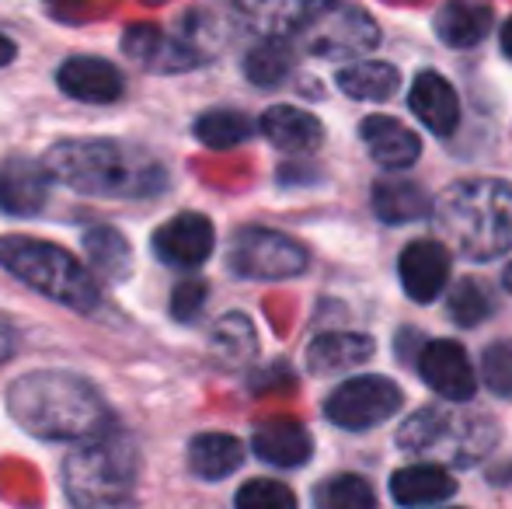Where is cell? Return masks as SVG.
Wrapping results in <instances>:
<instances>
[{"instance_id": "16", "label": "cell", "mask_w": 512, "mask_h": 509, "mask_svg": "<svg viewBox=\"0 0 512 509\" xmlns=\"http://www.w3.org/2000/svg\"><path fill=\"white\" fill-rule=\"evenodd\" d=\"M251 447L262 457L265 464H276V468H300L314 454V440L300 422L293 419H269L255 429L251 436Z\"/></svg>"}, {"instance_id": "34", "label": "cell", "mask_w": 512, "mask_h": 509, "mask_svg": "<svg viewBox=\"0 0 512 509\" xmlns=\"http://www.w3.org/2000/svg\"><path fill=\"white\" fill-rule=\"evenodd\" d=\"M216 349L237 360V356H248L255 349V332H251V321L244 314H227V318L216 325V335H213Z\"/></svg>"}, {"instance_id": "22", "label": "cell", "mask_w": 512, "mask_h": 509, "mask_svg": "<svg viewBox=\"0 0 512 509\" xmlns=\"http://www.w3.org/2000/svg\"><path fill=\"white\" fill-rule=\"evenodd\" d=\"M310 0H234V11L248 28H255L265 39L293 35L304 21Z\"/></svg>"}, {"instance_id": "30", "label": "cell", "mask_w": 512, "mask_h": 509, "mask_svg": "<svg viewBox=\"0 0 512 509\" xmlns=\"http://www.w3.org/2000/svg\"><path fill=\"white\" fill-rule=\"evenodd\" d=\"M251 129H255L251 119H244L241 112H230V109H216L196 119V136L213 150H227L251 140Z\"/></svg>"}, {"instance_id": "25", "label": "cell", "mask_w": 512, "mask_h": 509, "mask_svg": "<svg viewBox=\"0 0 512 509\" xmlns=\"http://www.w3.org/2000/svg\"><path fill=\"white\" fill-rule=\"evenodd\" d=\"M457 433H460V422L450 412H443V408H422V412H415L401 426L398 443L411 450V454H436Z\"/></svg>"}, {"instance_id": "15", "label": "cell", "mask_w": 512, "mask_h": 509, "mask_svg": "<svg viewBox=\"0 0 512 509\" xmlns=\"http://www.w3.org/2000/svg\"><path fill=\"white\" fill-rule=\"evenodd\" d=\"M359 136H363V143H366V150H370L373 161L384 164V168H391V171L411 168V164L418 161V154H422L418 136L411 133L405 123H398V119H391V116L363 119Z\"/></svg>"}, {"instance_id": "27", "label": "cell", "mask_w": 512, "mask_h": 509, "mask_svg": "<svg viewBox=\"0 0 512 509\" xmlns=\"http://www.w3.org/2000/svg\"><path fill=\"white\" fill-rule=\"evenodd\" d=\"M84 252H88V262L95 272L112 279H126L129 269H133V248L112 227H91L84 234Z\"/></svg>"}, {"instance_id": "1", "label": "cell", "mask_w": 512, "mask_h": 509, "mask_svg": "<svg viewBox=\"0 0 512 509\" xmlns=\"http://www.w3.org/2000/svg\"><path fill=\"white\" fill-rule=\"evenodd\" d=\"M7 408L25 433L39 440L84 443L112 426L98 387L67 370H35L11 384Z\"/></svg>"}, {"instance_id": "10", "label": "cell", "mask_w": 512, "mask_h": 509, "mask_svg": "<svg viewBox=\"0 0 512 509\" xmlns=\"http://www.w3.org/2000/svg\"><path fill=\"white\" fill-rule=\"evenodd\" d=\"M418 374L446 401H471L474 387H478V377H474V367L467 360L464 346L453 339L429 342L422 349V356H418Z\"/></svg>"}, {"instance_id": "18", "label": "cell", "mask_w": 512, "mask_h": 509, "mask_svg": "<svg viewBox=\"0 0 512 509\" xmlns=\"http://www.w3.org/2000/svg\"><path fill=\"white\" fill-rule=\"evenodd\" d=\"M457 492L450 471H443L439 464H411V468L394 471L391 478V496L398 506L405 509H425L436 506L443 499H450Z\"/></svg>"}, {"instance_id": "32", "label": "cell", "mask_w": 512, "mask_h": 509, "mask_svg": "<svg viewBox=\"0 0 512 509\" xmlns=\"http://www.w3.org/2000/svg\"><path fill=\"white\" fill-rule=\"evenodd\" d=\"M488 311H492V300H488V293L481 290L474 279H464V283L453 286L450 318L457 321V325H478V321L488 318Z\"/></svg>"}, {"instance_id": "36", "label": "cell", "mask_w": 512, "mask_h": 509, "mask_svg": "<svg viewBox=\"0 0 512 509\" xmlns=\"http://www.w3.org/2000/svg\"><path fill=\"white\" fill-rule=\"evenodd\" d=\"M11 60H14V42L0 35V67H7Z\"/></svg>"}, {"instance_id": "19", "label": "cell", "mask_w": 512, "mask_h": 509, "mask_svg": "<svg viewBox=\"0 0 512 509\" xmlns=\"http://www.w3.org/2000/svg\"><path fill=\"white\" fill-rule=\"evenodd\" d=\"M262 133L269 136L272 147H279L283 154H310V150L321 147L324 129L304 109L272 105V109L262 116Z\"/></svg>"}, {"instance_id": "37", "label": "cell", "mask_w": 512, "mask_h": 509, "mask_svg": "<svg viewBox=\"0 0 512 509\" xmlns=\"http://www.w3.org/2000/svg\"><path fill=\"white\" fill-rule=\"evenodd\" d=\"M11 349H14V339H11V332L7 328H0V363L11 356Z\"/></svg>"}, {"instance_id": "29", "label": "cell", "mask_w": 512, "mask_h": 509, "mask_svg": "<svg viewBox=\"0 0 512 509\" xmlns=\"http://www.w3.org/2000/svg\"><path fill=\"white\" fill-rule=\"evenodd\" d=\"M317 509H377L370 482L359 475H335L328 482L317 485L314 492Z\"/></svg>"}, {"instance_id": "12", "label": "cell", "mask_w": 512, "mask_h": 509, "mask_svg": "<svg viewBox=\"0 0 512 509\" xmlns=\"http://www.w3.org/2000/svg\"><path fill=\"white\" fill-rule=\"evenodd\" d=\"M49 185H53V178L42 161L7 157L0 164V210L11 217H32L46 206Z\"/></svg>"}, {"instance_id": "11", "label": "cell", "mask_w": 512, "mask_h": 509, "mask_svg": "<svg viewBox=\"0 0 512 509\" xmlns=\"http://www.w3.org/2000/svg\"><path fill=\"white\" fill-rule=\"evenodd\" d=\"M398 272L408 297L415 304H429L443 293L446 279H450V252L439 241L418 238L401 252Z\"/></svg>"}, {"instance_id": "5", "label": "cell", "mask_w": 512, "mask_h": 509, "mask_svg": "<svg viewBox=\"0 0 512 509\" xmlns=\"http://www.w3.org/2000/svg\"><path fill=\"white\" fill-rule=\"evenodd\" d=\"M0 265L14 279L32 286L35 293L63 307H74V311H95L102 300V286H98L95 272L53 241L7 234V238H0Z\"/></svg>"}, {"instance_id": "23", "label": "cell", "mask_w": 512, "mask_h": 509, "mask_svg": "<svg viewBox=\"0 0 512 509\" xmlns=\"http://www.w3.org/2000/svg\"><path fill=\"white\" fill-rule=\"evenodd\" d=\"M244 461V447L237 436L230 433H203L189 443V468L206 482H220V478L234 475Z\"/></svg>"}, {"instance_id": "4", "label": "cell", "mask_w": 512, "mask_h": 509, "mask_svg": "<svg viewBox=\"0 0 512 509\" xmlns=\"http://www.w3.org/2000/svg\"><path fill=\"white\" fill-rule=\"evenodd\" d=\"M63 482L77 509H140L136 450L129 436L115 426L70 450L63 464Z\"/></svg>"}, {"instance_id": "2", "label": "cell", "mask_w": 512, "mask_h": 509, "mask_svg": "<svg viewBox=\"0 0 512 509\" xmlns=\"http://www.w3.org/2000/svg\"><path fill=\"white\" fill-rule=\"evenodd\" d=\"M49 178L102 199L157 196L168 182L154 157L112 140H63L46 154Z\"/></svg>"}, {"instance_id": "35", "label": "cell", "mask_w": 512, "mask_h": 509, "mask_svg": "<svg viewBox=\"0 0 512 509\" xmlns=\"http://www.w3.org/2000/svg\"><path fill=\"white\" fill-rule=\"evenodd\" d=\"M206 293L209 290L203 279H182L171 290V314H175V321H196L206 304Z\"/></svg>"}, {"instance_id": "21", "label": "cell", "mask_w": 512, "mask_h": 509, "mask_svg": "<svg viewBox=\"0 0 512 509\" xmlns=\"http://www.w3.org/2000/svg\"><path fill=\"white\" fill-rule=\"evenodd\" d=\"M492 28V7L478 0H446L436 11V32L446 46H478Z\"/></svg>"}, {"instance_id": "39", "label": "cell", "mask_w": 512, "mask_h": 509, "mask_svg": "<svg viewBox=\"0 0 512 509\" xmlns=\"http://www.w3.org/2000/svg\"><path fill=\"white\" fill-rule=\"evenodd\" d=\"M502 286H506V290L512 293V262L506 265V272H502Z\"/></svg>"}, {"instance_id": "24", "label": "cell", "mask_w": 512, "mask_h": 509, "mask_svg": "<svg viewBox=\"0 0 512 509\" xmlns=\"http://www.w3.org/2000/svg\"><path fill=\"white\" fill-rule=\"evenodd\" d=\"M398 84V67L384 60H356L352 67L338 70V88L349 98H359V102H387L398 91Z\"/></svg>"}, {"instance_id": "6", "label": "cell", "mask_w": 512, "mask_h": 509, "mask_svg": "<svg viewBox=\"0 0 512 509\" xmlns=\"http://www.w3.org/2000/svg\"><path fill=\"white\" fill-rule=\"evenodd\" d=\"M300 46L314 56H359L377 49L380 28L363 7L349 4V0H317L307 7L304 21L293 32Z\"/></svg>"}, {"instance_id": "26", "label": "cell", "mask_w": 512, "mask_h": 509, "mask_svg": "<svg viewBox=\"0 0 512 509\" xmlns=\"http://www.w3.org/2000/svg\"><path fill=\"white\" fill-rule=\"evenodd\" d=\"M373 210L387 224H411V220L429 217L432 203L411 182H377V189H373Z\"/></svg>"}, {"instance_id": "14", "label": "cell", "mask_w": 512, "mask_h": 509, "mask_svg": "<svg viewBox=\"0 0 512 509\" xmlns=\"http://www.w3.org/2000/svg\"><path fill=\"white\" fill-rule=\"evenodd\" d=\"M408 102L411 112L418 116V123L436 136H450L460 123V98L443 74H432V70L418 74L411 81Z\"/></svg>"}, {"instance_id": "13", "label": "cell", "mask_w": 512, "mask_h": 509, "mask_svg": "<svg viewBox=\"0 0 512 509\" xmlns=\"http://www.w3.org/2000/svg\"><path fill=\"white\" fill-rule=\"evenodd\" d=\"M56 84L77 102L108 105L122 98V74L108 60L98 56H70L60 70H56Z\"/></svg>"}, {"instance_id": "38", "label": "cell", "mask_w": 512, "mask_h": 509, "mask_svg": "<svg viewBox=\"0 0 512 509\" xmlns=\"http://www.w3.org/2000/svg\"><path fill=\"white\" fill-rule=\"evenodd\" d=\"M502 53H506L509 60H512V18L506 21V25H502Z\"/></svg>"}, {"instance_id": "31", "label": "cell", "mask_w": 512, "mask_h": 509, "mask_svg": "<svg viewBox=\"0 0 512 509\" xmlns=\"http://www.w3.org/2000/svg\"><path fill=\"white\" fill-rule=\"evenodd\" d=\"M234 509H297V496L290 485L276 482V478H251L237 492Z\"/></svg>"}, {"instance_id": "28", "label": "cell", "mask_w": 512, "mask_h": 509, "mask_svg": "<svg viewBox=\"0 0 512 509\" xmlns=\"http://www.w3.org/2000/svg\"><path fill=\"white\" fill-rule=\"evenodd\" d=\"M290 70H293V53L283 39H265L244 60V74L258 88H276V84H283L290 77Z\"/></svg>"}, {"instance_id": "9", "label": "cell", "mask_w": 512, "mask_h": 509, "mask_svg": "<svg viewBox=\"0 0 512 509\" xmlns=\"http://www.w3.org/2000/svg\"><path fill=\"white\" fill-rule=\"evenodd\" d=\"M216 245V231L203 213H178L154 234V255L175 269H199Z\"/></svg>"}, {"instance_id": "33", "label": "cell", "mask_w": 512, "mask_h": 509, "mask_svg": "<svg viewBox=\"0 0 512 509\" xmlns=\"http://www.w3.org/2000/svg\"><path fill=\"white\" fill-rule=\"evenodd\" d=\"M481 374H485V384L492 387V394L512 398V342H495V346L485 349Z\"/></svg>"}, {"instance_id": "17", "label": "cell", "mask_w": 512, "mask_h": 509, "mask_svg": "<svg viewBox=\"0 0 512 509\" xmlns=\"http://www.w3.org/2000/svg\"><path fill=\"white\" fill-rule=\"evenodd\" d=\"M122 46H126V53L133 56L136 63H143V67H150V70H185L199 63L196 49L175 42L157 25H133L122 35Z\"/></svg>"}, {"instance_id": "20", "label": "cell", "mask_w": 512, "mask_h": 509, "mask_svg": "<svg viewBox=\"0 0 512 509\" xmlns=\"http://www.w3.org/2000/svg\"><path fill=\"white\" fill-rule=\"evenodd\" d=\"M373 339L356 332H328L317 335L307 349V367L310 374H338V370L359 367L373 356Z\"/></svg>"}, {"instance_id": "3", "label": "cell", "mask_w": 512, "mask_h": 509, "mask_svg": "<svg viewBox=\"0 0 512 509\" xmlns=\"http://www.w3.org/2000/svg\"><path fill=\"white\" fill-rule=\"evenodd\" d=\"M432 213L439 231L474 262H488L512 248V185L502 178L457 182Z\"/></svg>"}, {"instance_id": "7", "label": "cell", "mask_w": 512, "mask_h": 509, "mask_svg": "<svg viewBox=\"0 0 512 509\" xmlns=\"http://www.w3.org/2000/svg\"><path fill=\"white\" fill-rule=\"evenodd\" d=\"M230 269L244 279H293L307 269V252L269 227H244L230 245Z\"/></svg>"}, {"instance_id": "8", "label": "cell", "mask_w": 512, "mask_h": 509, "mask_svg": "<svg viewBox=\"0 0 512 509\" xmlns=\"http://www.w3.org/2000/svg\"><path fill=\"white\" fill-rule=\"evenodd\" d=\"M401 405H405V398H401V387L394 381H387V377H352V381L338 384L328 394L324 415L338 429L363 433V429L387 422Z\"/></svg>"}]
</instances>
